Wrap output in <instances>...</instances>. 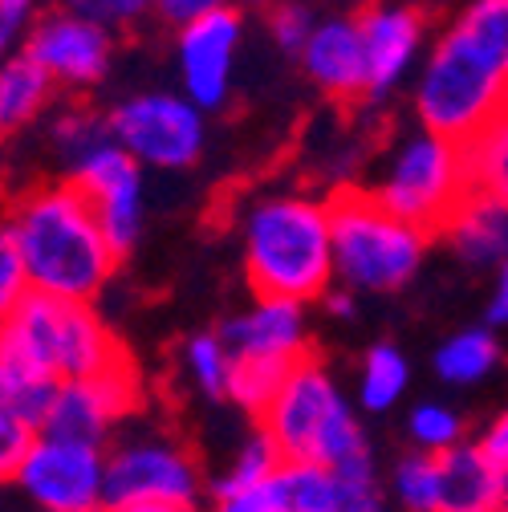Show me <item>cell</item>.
Instances as JSON below:
<instances>
[{
  "label": "cell",
  "instance_id": "obj_25",
  "mask_svg": "<svg viewBox=\"0 0 508 512\" xmlns=\"http://www.w3.org/2000/svg\"><path fill=\"white\" fill-rule=\"evenodd\" d=\"M293 374V366L285 362H265V358H232V378H228V399L248 411V415H265L273 407V399L281 395L285 378Z\"/></svg>",
  "mask_w": 508,
  "mask_h": 512
},
{
  "label": "cell",
  "instance_id": "obj_18",
  "mask_svg": "<svg viewBox=\"0 0 508 512\" xmlns=\"http://www.w3.org/2000/svg\"><path fill=\"white\" fill-rule=\"evenodd\" d=\"M443 236L452 240V248L468 265H500L508 256V208L468 196L460 212L448 220Z\"/></svg>",
  "mask_w": 508,
  "mask_h": 512
},
{
  "label": "cell",
  "instance_id": "obj_38",
  "mask_svg": "<svg viewBox=\"0 0 508 512\" xmlns=\"http://www.w3.org/2000/svg\"><path fill=\"white\" fill-rule=\"evenodd\" d=\"M488 330H508V256L500 261L496 285H492V301H488Z\"/></svg>",
  "mask_w": 508,
  "mask_h": 512
},
{
  "label": "cell",
  "instance_id": "obj_5",
  "mask_svg": "<svg viewBox=\"0 0 508 512\" xmlns=\"http://www.w3.org/2000/svg\"><path fill=\"white\" fill-rule=\"evenodd\" d=\"M504 106H508V74L488 66L480 53H472L448 29L439 37L435 53L427 57L415 90V114L423 131L464 147Z\"/></svg>",
  "mask_w": 508,
  "mask_h": 512
},
{
  "label": "cell",
  "instance_id": "obj_9",
  "mask_svg": "<svg viewBox=\"0 0 508 512\" xmlns=\"http://www.w3.org/2000/svg\"><path fill=\"white\" fill-rule=\"evenodd\" d=\"M13 484L37 512H106V452L37 435Z\"/></svg>",
  "mask_w": 508,
  "mask_h": 512
},
{
  "label": "cell",
  "instance_id": "obj_29",
  "mask_svg": "<svg viewBox=\"0 0 508 512\" xmlns=\"http://www.w3.org/2000/svg\"><path fill=\"white\" fill-rule=\"evenodd\" d=\"M407 431H411L415 447L427 456H443L464 443V419L443 403H419L407 419Z\"/></svg>",
  "mask_w": 508,
  "mask_h": 512
},
{
  "label": "cell",
  "instance_id": "obj_40",
  "mask_svg": "<svg viewBox=\"0 0 508 512\" xmlns=\"http://www.w3.org/2000/svg\"><path fill=\"white\" fill-rule=\"evenodd\" d=\"M33 5H37V0H0V29H17L29 13H33Z\"/></svg>",
  "mask_w": 508,
  "mask_h": 512
},
{
  "label": "cell",
  "instance_id": "obj_12",
  "mask_svg": "<svg viewBox=\"0 0 508 512\" xmlns=\"http://www.w3.org/2000/svg\"><path fill=\"white\" fill-rule=\"evenodd\" d=\"M240 33L244 25L236 9L212 13L179 29V78L187 102H196L200 110H216L228 102Z\"/></svg>",
  "mask_w": 508,
  "mask_h": 512
},
{
  "label": "cell",
  "instance_id": "obj_27",
  "mask_svg": "<svg viewBox=\"0 0 508 512\" xmlns=\"http://www.w3.org/2000/svg\"><path fill=\"white\" fill-rule=\"evenodd\" d=\"M183 366L192 374L196 391L212 403L228 399V378H232V354L220 334H196L183 346Z\"/></svg>",
  "mask_w": 508,
  "mask_h": 512
},
{
  "label": "cell",
  "instance_id": "obj_1",
  "mask_svg": "<svg viewBox=\"0 0 508 512\" xmlns=\"http://www.w3.org/2000/svg\"><path fill=\"white\" fill-rule=\"evenodd\" d=\"M33 293L90 305L114 277L118 252L94 204L74 183H49L17 200L9 220Z\"/></svg>",
  "mask_w": 508,
  "mask_h": 512
},
{
  "label": "cell",
  "instance_id": "obj_16",
  "mask_svg": "<svg viewBox=\"0 0 508 512\" xmlns=\"http://www.w3.org/2000/svg\"><path fill=\"white\" fill-rule=\"evenodd\" d=\"M305 74L322 86L334 102H358L370 98V74H366V45L358 17H330L317 21L305 53Z\"/></svg>",
  "mask_w": 508,
  "mask_h": 512
},
{
  "label": "cell",
  "instance_id": "obj_17",
  "mask_svg": "<svg viewBox=\"0 0 508 512\" xmlns=\"http://www.w3.org/2000/svg\"><path fill=\"white\" fill-rule=\"evenodd\" d=\"M439 512H500V468L464 439L439 456Z\"/></svg>",
  "mask_w": 508,
  "mask_h": 512
},
{
  "label": "cell",
  "instance_id": "obj_15",
  "mask_svg": "<svg viewBox=\"0 0 508 512\" xmlns=\"http://www.w3.org/2000/svg\"><path fill=\"white\" fill-rule=\"evenodd\" d=\"M358 29L366 45L370 98H387L415 66L423 45V17L411 5H370L358 17Z\"/></svg>",
  "mask_w": 508,
  "mask_h": 512
},
{
  "label": "cell",
  "instance_id": "obj_46",
  "mask_svg": "<svg viewBox=\"0 0 508 512\" xmlns=\"http://www.w3.org/2000/svg\"><path fill=\"white\" fill-rule=\"evenodd\" d=\"M257 5H261V0H257Z\"/></svg>",
  "mask_w": 508,
  "mask_h": 512
},
{
  "label": "cell",
  "instance_id": "obj_41",
  "mask_svg": "<svg viewBox=\"0 0 508 512\" xmlns=\"http://www.w3.org/2000/svg\"><path fill=\"white\" fill-rule=\"evenodd\" d=\"M326 309L334 317H354V297L350 293H326Z\"/></svg>",
  "mask_w": 508,
  "mask_h": 512
},
{
  "label": "cell",
  "instance_id": "obj_35",
  "mask_svg": "<svg viewBox=\"0 0 508 512\" xmlns=\"http://www.w3.org/2000/svg\"><path fill=\"white\" fill-rule=\"evenodd\" d=\"M70 13L102 25V29H114V25H131L139 21L143 13H151L159 0H66Z\"/></svg>",
  "mask_w": 508,
  "mask_h": 512
},
{
  "label": "cell",
  "instance_id": "obj_28",
  "mask_svg": "<svg viewBox=\"0 0 508 512\" xmlns=\"http://www.w3.org/2000/svg\"><path fill=\"white\" fill-rule=\"evenodd\" d=\"M391 496L403 512H439V456L411 452L391 472Z\"/></svg>",
  "mask_w": 508,
  "mask_h": 512
},
{
  "label": "cell",
  "instance_id": "obj_2",
  "mask_svg": "<svg viewBox=\"0 0 508 512\" xmlns=\"http://www.w3.org/2000/svg\"><path fill=\"white\" fill-rule=\"evenodd\" d=\"M244 273L257 297L317 301L334 281L330 204L313 196H269L244 220Z\"/></svg>",
  "mask_w": 508,
  "mask_h": 512
},
{
  "label": "cell",
  "instance_id": "obj_20",
  "mask_svg": "<svg viewBox=\"0 0 508 512\" xmlns=\"http://www.w3.org/2000/svg\"><path fill=\"white\" fill-rule=\"evenodd\" d=\"M265 496L277 512H338V476L322 464L281 460L265 484Z\"/></svg>",
  "mask_w": 508,
  "mask_h": 512
},
{
  "label": "cell",
  "instance_id": "obj_42",
  "mask_svg": "<svg viewBox=\"0 0 508 512\" xmlns=\"http://www.w3.org/2000/svg\"><path fill=\"white\" fill-rule=\"evenodd\" d=\"M106 512H200L187 504H131V508H106Z\"/></svg>",
  "mask_w": 508,
  "mask_h": 512
},
{
  "label": "cell",
  "instance_id": "obj_23",
  "mask_svg": "<svg viewBox=\"0 0 508 512\" xmlns=\"http://www.w3.org/2000/svg\"><path fill=\"white\" fill-rule=\"evenodd\" d=\"M49 86H53V78L37 66L29 53L5 61V66H0V135L25 126L45 106Z\"/></svg>",
  "mask_w": 508,
  "mask_h": 512
},
{
  "label": "cell",
  "instance_id": "obj_37",
  "mask_svg": "<svg viewBox=\"0 0 508 512\" xmlns=\"http://www.w3.org/2000/svg\"><path fill=\"white\" fill-rule=\"evenodd\" d=\"M476 443L484 447V456H488L496 468H508V411H500V415L484 427V435H480Z\"/></svg>",
  "mask_w": 508,
  "mask_h": 512
},
{
  "label": "cell",
  "instance_id": "obj_36",
  "mask_svg": "<svg viewBox=\"0 0 508 512\" xmlns=\"http://www.w3.org/2000/svg\"><path fill=\"white\" fill-rule=\"evenodd\" d=\"M232 9V0H159L155 13L167 21V25H192V21H204L212 13H224Z\"/></svg>",
  "mask_w": 508,
  "mask_h": 512
},
{
  "label": "cell",
  "instance_id": "obj_10",
  "mask_svg": "<svg viewBox=\"0 0 508 512\" xmlns=\"http://www.w3.org/2000/svg\"><path fill=\"white\" fill-rule=\"evenodd\" d=\"M143 403V378L135 370V362L126 358L122 366L86 378V382H61L57 403L41 427V435L53 439H70V443H86V447H102L114 435V427L122 419H131Z\"/></svg>",
  "mask_w": 508,
  "mask_h": 512
},
{
  "label": "cell",
  "instance_id": "obj_30",
  "mask_svg": "<svg viewBox=\"0 0 508 512\" xmlns=\"http://www.w3.org/2000/svg\"><path fill=\"white\" fill-rule=\"evenodd\" d=\"M114 135H110V118H102V114H94V110H86V106H78V110H66L57 122H53V143H57V151L70 159V167L78 163V159H86L90 151H98L102 143H110Z\"/></svg>",
  "mask_w": 508,
  "mask_h": 512
},
{
  "label": "cell",
  "instance_id": "obj_33",
  "mask_svg": "<svg viewBox=\"0 0 508 512\" xmlns=\"http://www.w3.org/2000/svg\"><path fill=\"white\" fill-rule=\"evenodd\" d=\"M37 431L9 407L5 391H0V476L13 480V472L21 468V460L29 456V447H33Z\"/></svg>",
  "mask_w": 508,
  "mask_h": 512
},
{
  "label": "cell",
  "instance_id": "obj_39",
  "mask_svg": "<svg viewBox=\"0 0 508 512\" xmlns=\"http://www.w3.org/2000/svg\"><path fill=\"white\" fill-rule=\"evenodd\" d=\"M212 512H277V508H273V500H269V496H265V488H261V492H240V496H220Z\"/></svg>",
  "mask_w": 508,
  "mask_h": 512
},
{
  "label": "cell",
  "instance_id": "obj_22",
  "mask_svg": "<svg viewBox=\"0 0 508 512\" xmlns=\"http://www.w3.org/2000/svg\"><path fill=\"white\" fill-rule=\"evenodd\" d=\"M407 382H411V362H407V354L399 346H391V342L370 346L366 358H362V370H358V403H362V411H370V415L391 411L403 399Z\"/></svg>",
  "mask_w": 508,
  "mask_h": 512
},
{
  "label": "cell",
  "instance_id": "obj_4",
  "mask_svg": "<svg viewBox=\"0 0 508 512\" xmlns=\"http://www.w3.org/2000/svg\"><path fill=\"white\" fill-rule=\"evenodd\" d=\"M334 273L362 293L403 289L427 252V232L395 216L374 191H338L330 200Z\"/></svg>",
  "mask_w": 508,
  "mask_h": 512
},
{
  "label": "cell",
  "instance_id": "obj_44",
  "mask_svg": "<svg viewBox=\"0 0 508 512\" xmlns=\"http://www.w3.org/2000/svg\"><path fill=\"white\" fill-rule=\"evenodd\" d=\"M5 49H9V29H0V66H5Z\"/></svg>",
  "mask_w": 508,
  "mask_h": 512
},
{
  "label": "cell",
  "instance_id": "obj_13",
  "mask_svg": "<svg viewBox=\"0 0 508 512\" xmlns=\"http://www.w3.org/2000/svg\"><path fill=\"white\" fill-rule=\"evenodd\" d=\"M25 53L37 66L66 86H90L110 66V29L78 17V13H49L33 25Z\"/></svg>",
  "mask_w": 508,
  "mask_h": 512
},
{
  "label": "cell",
  "instance_id": "obj_6",
  "mask_svg": "<svg viewBox=\"0 0 508 512\" xmlns=\"http://www.w3.org/2000/svg\"><path fill=\"white\" fill-rule=\"evenodd\" d=\"M395 216L407 224L431 232H443L448 220L468 200V171H464V147L439 139V135H415L399 147V155L387 167L383 187L374 191Z\"/></svg>",
  "mask_w": 508,
  "mask_h": 512
},
{
  "label": "cell",
  "instance_id": "obj_26",
  "mask_svg": "<svg viewBox=\"0 0 508 512\" xmlns=\"http://www.w3.org/2000/svg\"><path fill=\"white\" fill-rule=\"evenodd\" d=\"M277 468H281V452L273 447V439L257 427L240 443V452L232 456L228 472L216 480V500L220 496H240V492H261L273 480Z\"/></svg>",
  "mask_w": 508,
  "mask_h": 512
},
{
  "label": "cell",
  "instance_id": "obj_43",
  "mask_svg": "<svg viewBox=\"0 0 508 512\" xmlns=\"http://www.w3.org/2000/svg\"><path fill=\"white\" fill-rule=\"evenodd\" d=\"M500 512H508V468H500Z\"/></svg>",
  "mask_w": 508,
  "mask_h": 512
},
{
  "label": "cell",
  "instance_id": "obj_3",
  "mask_svg": "<svg viewBox=\"0 0 508 512\" xmlns=\"http://www.w3.org/2000/svg\"><path fill=\"white\" fill-rule=\"evenodd\" d=\"M261 431L273 439L281 460L322 464L330 472L374 456L350 399L338 391V382L317 358L293 366L281 395L261 415Z\"/></svg>",
  "mask_w": 508,
  "mask_h": 512
},
{
  "label": "cell",
  "instance_id": "obj_11",
  "mask_svg": "<svg viewBox=\"0 0 508 512\" xmlns=\"http://www.w3.org/2000/svg\"><path fill=\"white\" fill-rule=\"evenodd\" d=\"M70 183L94 204L114 252L122 256L126 248H135V240L143 232V171H139V163L110 139L74 163Z\"/></svg>",
  "mask_w": 508,
  "mask_h": 512
},
{
  "label": "cell",
  "instance_id": "obj_24",
  "mask_svg": "<svg viewBox=\"0 0 508 512\" xmlns=\"http://www.w3.org/2000/svg\"><path fill=\"white\" fill-rule=\"evenodd\" d=\"M452 33L472 53H480L488 66L508 74V0H476V5H468L460 13Z\"/></svg>",
  "mask_w": 508,
  "mask_h": 512
},
{
  "label": "cell",
  "instance_id": "obj_19",
  "mask_svg": "<svg viewBox=\"0 0 508 512\" xmlns=\"http://www.w3.org/2000/svg\"><path fill=\"white\" fill-rule=\"evenodd\" d=\"M464 171H468V196L508 208V106L472 143H464Z\"/></svg>",
  "mask_w": 508,
  "mask_h": 512
},
{
  "label": "cell",
  "instance_id": "obj_32",
  "mask_svg": "<svg viewBox=\"0 0 508 512\" xmlns=\"http://www.w3.org/2000/svg\"><path fill=\"white\" fill-rule=\"evenodd\" d=\"M29 293H33V285H29V273H25V261H21L17 236H13L9 224H0V326L25 305Z\"/></svg>",
  "mask_w": 508,
  "mask_h": 512
},
{
  "label": "cell",
  "instance_id": "obj_14",
  "mask_svg": "<svg viewBox=\"0 0 508 512\" xmlns=\"http://www.w3.org/2000/svg\"><path fill=\"white\" fill-rule=\"evenodd\" d=\"M220 338L232 358H265V362H285V366H297L309 358L305 305L297 301L257 297L252 309L224 322Z\"/></svg>",
  "mask_w": 508,
  "mask_h": 512
},
{
  "label": "cell",
  "instance_id": "obj_45",
  "mask_svg": "<svg viewBox=\"0 0 508 512\" xmlns=\"http://www.w3.org/2000/svg\"><path fill=\"white\" fill-rule=\"evenodd\" d=\"M0 480H5V476H0Z\"/></svg>",
  "mask_w": 508,
  "mask_h": 512
},
{
  "label": "cell",
  "instance_id": "obj_7",
  "mask_svg": "<svg viewBox=\"0 0 508 512\" xmlns=\"http://www.w3.org/2000/svg\"><path fill=\"white\" fill-rule=\"evenodd\" d=\"M204 468L179 439L139 435L106 452V508L187 504L200 508Z\"/></svg>",
  "mask_w": 508,
  "mask_h": 512
},
{
  "label": "cell",
  "instance_id": "obj_21",
  "mask_svg": "<svg viewBox=\"0 0 508 512\" xmlns=\"http://www.w3.org/2000/svg\"><path fill=\"white\" fill-rule=\"evenodd\" d=\"M496 362H500V342L488 326L456 330L435 350V374L448 387H476V382H484L496 370Z\"/></svg>",
  "mask_w": 508,
  "mask_h": 512
},
{
  "label": "cell",
  "instance_id": "obj_31",
  "mask_svg": "<svg viewBox=\"0 0 508 512\" xmlns=\"http://www.w3.org/2000/svg\"><path fill=\"white\" fill-rule=\"evenodd\" d=\"M334 476H338V512H387V492L378 484L374 456L342 464Z\"/></svg>",
  "mask_w": 508,
  "mask_h": 512
},
{
  "label": "cell",
  "instance_id": "obj_34",
  "mask_svg": "<svg viewBox=\"0 0 508 512\" xmlns=\"http://www.w3.org/2000/svg\"><path fill=\"white\" fill-rule=\"evenodd\" d=\"M269 29H273V37H277V45L285 53H297L301 57L305 45H309V37H313V29H317V21H313V13L305 5H297V0H285V5L273 9Z\"/></svg>",
  "mask_w": 508,
  "mask_h": 512
},
{
  "label": "cell",
  "instance_id": "obj_8",
  "mask_svg": "<svg viewBox=\"0 0 508 512\" xmlns=\"http://www.w3.org/2000/svg\"><path fill=\"white\" fill-rule=\"evenodd\" d=\"M114 143L139 167L179 171L192 167L204 151V110L183 94H139L114 106L110 114Z\"/></svg>",
  "mask_w": 508,
  "mask_h": 512
}]
</instances>
